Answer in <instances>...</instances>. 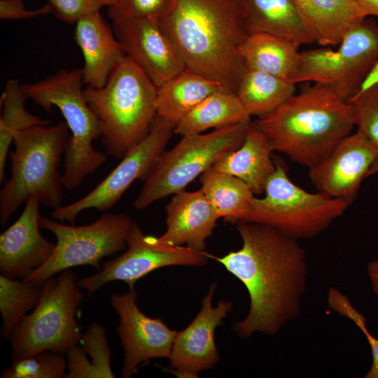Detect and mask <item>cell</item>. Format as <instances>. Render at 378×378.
Listing matches in <instances>:
<instances>
[{
	"label": "cell",
	"mask_w": 378,
	"mask_h": 378,
	"mask_svg": "<svg viewBox=\"0 0 378 378\" xmlns=\"http://www.w3.org/2000/svg\"><path fill=\"white\" fill-rule=\"evenodd\" d=\"M241 248L213 258L243 283L250 298L246 317L233 325L240 337L274 335L300 313L308 268L297 239L268 225L239 222Z\"/></svg>",
	"instance_id": "cell-1"
},
{
	"label": "cell",
	"mask_w": 378,
	"mask_h": 378,
	"mask_svg": "<svg viewBox=\"0 0 378 378\" xmlns=\"http://www.w3.org/2000/svg\"><path fill=\"white\" fill-rule=\"evenodd\" d=\"M158 21L187 68L236 93L246 69L239 48L248 34L239 0H171Z\"/></svg>",
	"instance_id": "cell-2"
},
{
	"label": "cell",
	"mask_w": 378,
	"mask_h": 378,
	"mask_svg": "<svg viewBox=\"0 0 378 378\" xmlns=\"http://www.w3.org/2000/svg\"><path fill=\"white\" fill-rule=\"evenodd\" d=\"M252 123L267 136L274 150L307 168L355 127L350 104L318 83L294 94Z\"/></svg>",
	"instance_id": "cell-3"
},
{
	"label": "cell",
	"mask_w": 378,
	"mask_h": 378,
	"mask_svg": "<svg viewBox=\"0 0 378 378\" xmlns=\"http://www.w3.org/2000/svg\"><path fill=\"white\" fill-rule=\"evenodd\" d=\"M158 88L125 55L101 88L87 87L86 102L97 117L108 155L122 159L149 134L155 117Z\"/></svg>",
	"instance_id": "cell-4"
},
{
	"label": "cell",
	"mask_w": 378,
	"mask_h": 378,
	"mask_svg": "<svg viewBox=\"0 0 378 378\" xmlns=\"http://www.w3.org/2000/svg\"><path fill=\"white\" fill-rule=\"evenodd\" d=\"M69 136L65 122L36 125L15 134L11 176L0 191L1 225L31 197L53 209L61 206L64 186L59 167Z\"/></svg>",
	"instance_id": "cell-5"
},
{
	"label": "cell",
	"mask_w": 378,
	"mask_h": 378,
	"mask_svg": "<svg viewBox=\"0 0 378 378\" xmlns=\"http://www.w3.org/2000/svg\"><path fill=\"white\" fill-rule=\"evenodd\" d=\"M83 69L62 70L40 81L21 84L27 99L46 111L59 108L70 135L64 148L63 186L67 190L78 186L83 179L106 161L93 141L102 136L99 122L89 108L83 89Z\"/></svg>",
	"instance_id": "cell-6"
},
{
	"label": "cell",
	"mask_w": 378,
	"mask_h": 378,
	"mask_svg": "<svg viewBox=\"0 0 378 378\" xmlns=\"http://www.w3.org/2000/svg\"><path fill=\"white\" fill-rule=\"evenodd\" d=\"M274 160L275 170L266 183L265 195L253 197L243 222L268 225L297 240L312 238L323 232L350 205L318 191H306L289 178L279 157Z\"/></svg>",
	"instance_id": "cell-7"
},
{
	"label": "cell",
	"mask_w": 378,
	"mask_h": 378,
	"mask_svg": "<svg viewBox=\"0 0 378 378\" xmlns=\"http://www.w3.org/2000/svg\"><path fill=\"white\" fill-rule=\"evenodd\" d=\"M78 281L68 269L43 282L37 305L10 337L13 360L43 351L66 354L80 342L83 333L76 313L83 293Z\"/></svg>",
	"instance_id": "cell-8"
},
{
	"label": "cell",
	"mask_w": 378,
	"mask_h": 378,
	"mask_svg": "<svg viewBox=\"0 0 378 378\" xmlns=\"http://www.w3.org/2000/svg\"><path fill=\"white\" fill-rule=\"evenodd\" d=\"M251 121L215 129L206 134L182 136L156 160L133 206L144 209L153 202L185 190L186 186L225 153L243 144Z\"/></svg>",
	"instance_id": "cell-9"
},
{
	"label": "cell",
	"mask_w": 378,
	"mask_h": 378,
	"mask_svg": "<svg viewBox=\"0 0 378 378\" xmlns=\"http://www.w3.org/2000/svg\"><path fill=\"white\" fill-rule=\"evenodd\" d=\"M340 47L300 52L294 84L314 82L327 85L342 99L349 102L378 60V26L365 19L343 38Z\"/></svg>",
	"instance_id": "cell-10"
},
{
	"label": "cell",
	"mask_w": 378,
	"mask_h": 378,
	"mask_svg": "<svg viewBox=\"0 0 378 378\" xmlns=\"http://www.w3.org/2000/svg\"><path fill=\"white\" fill-rule=\"evenodd\" d=\"M133 220L124 214H103L92 223L75 226L40 216L41 228L49 230L57 242L50 258L22 279L43 283L57 273L80 265L100 270V260L127 247Z\"/></svg>",
	"instance_id": "cell-11"
},
{
	"label": "cell",
	"mask_w": 378,
	"mask_h": 378,
	"mask_svg": "<svg viewBox=\"0 0 378 378\" xmlns=\"http://www.w3.org/2000/svg\"><path fill=\"white\" fill-rule=\"evenodd\" d=\"M176 125L157 115L146 137L102 181L80 200L53 209L52 217L74 225L78 215L85 209L106 211L111 209L135 180L145 181L174 133Z\"/></svg>",
	"instance_id": "cell-12"
},
{
	"label": "cell",
	"mask_w": 378,
	"mask_h": 378,
	"mask_svg": "<svg viewBox=\"0 0 378 378\" xmlns=\"http://www.w3.org/2000/svg\"><path fill=\"white\" fill-rule=\"evenodd\" d=\"M127 250L105 262L97 274L78 280L81 289L92 294L113 281L127 283L130 288L141 278L162 267L173 265L203 266L209 253L188 246H172L157 243L153 236H146L134 221L127 238Z\"/></svg>",
	"instance_id": "cell-13"
},
{
	"label": "cell",
	"mask_w": 378,
	"mask_h": 378,
	"mask_svg": "<svg viewBox=\"0 0 378 378\" xmlns=\"http://www.w3.org/2000/svg\"><path fill=\"white\" fill-rule=\"evenodd\" d=\"M137 293L130 288L122 294H113L111 304L119 316L116 328L124 351L121 376L129 378L141 363L157 358H169L177 332L161 318H150L138 307Z\"/></svg>",
	"instance_id": "cell-14"
},
{
	"label": "cell",
	"mask_w": 378,
	"mask_h": 378,
	"mask_svg": "<svg viewBox=\"0 0 378 378\" xmlns=\"http://www.w3.org/2000/svg\"><path fill=\"white\" fill-rule=\"evenodd\" d=\"M378 148L361 132L341 139L318 162L308 168L318 192L346 201L356 198L360 184L369 176Z\"/></svg>",
	"instance_id": "cell-15"
},
{
	"label": "cell",
	"mask_w": 378,
	"mask_h": 378,
	"mask_svg": "<svg viewBox=\"0 0 378 378\" xmlns=\"http://www.w3.org/2000/svg\"><path fill=\"white\" fill-rule=\"evenodd\" d=\"M113 30L125 55L159 88L186 69L158 19L118 18Z\"/></svg>",
	"instance_id": "cell-16"
},
{
	"label": "cell",
	"mask_w": 378,
	"mask_h": 378,
	"mask_svg": "<svg viewBox=\"0 0 378 378\" xmlns=\"http://www.w3.org/2000/svg\"><path fill=\"white\" fill-rule=\"evenodd\" d=\"M216 287V283L209 286L197 315L185 329L177 332L169 359L170 371L178 377H198L200 372L219 361L215 331L231 311L232 303L220 300L213 306Z\"/></svg>",
	"instance_id": "cell-17"
},
{
	"label": "cell",
	"mask_w": 378,
	"mask_h": 378,
	"mask_svg": "<svg viewBox=\"0 0 378 378\" xmlns=\"http://www.w3.org/2000/svg\"><path fill=\"white\" fill-rule=\"evenodd\" d=\"M39 204L36 197H29L19 218L1 234V274L23 279L52 255L55 244L41 234Z\"/></svg>",
	"instance_id": "cell-18"
},
{
	"label": "cell",
	"mask_w": 378,
	"mask_h": 378,
	"mask_svg": "<svg viewBox=\"0 0 378 378\" xmlns=\"http://www.w3.org/2000/svg\"><path fill=\"white\" fill-rule=\"evenodd\" d=\"M165 211L167 230L160 237H153L154 240L162 245L204 251L219 217L202 189L174 194Z\"/></svg>",
	"instance_id": "cell-19"
},
{
	"label": "cell",
	"mask_w": 378,
	"mask_h": 378,
	"mask_svg": "<svg viewBox=\"0 0 378 378\" xmlns=\"http://www.w3.org/2000/svg\"><path fill=\"white\" fill-rule=\"evenodd\" d=\"M75 24L74 39L84 58V84L101 88L125 52L99 10L82 17Z\"/></svg>",
	"instance_id": "cell-20"
},
{
	"label": "cell",
	"mask_w": 378,
	"mask_h": 378,
	"mask_svg": "<svg viewBox=\"0 0 378 378\" xmlns=\"http://www.w3.org/2000/svg\"><path fill=\"white\" fill-rule=\"evenodd\" d=\"M304 27L314 42L322 46L340 44L366 18L354 0H295Z\"/></svg>",
	"instance_id": "cell-21"
},
{
	"label": "cell",
	"mask_w": 378,
	"mask_h": 378,
	"mask_svg": "<svg viewBox=\"0 0 378 378\" xmlns=\"http://www.w3.org/2000/svg\"><path fill=\"white\" fill-rule=\"evenodd\" d=\"M272 146L251 122L243 144L225 153L212 167L244 181L254 195L264 194L266 183L275 170Z\"/></svg>",
	"instance_id": "cell-22"
},
{
	"label": "cell",
	"mask_w": 378,
	"mask_h": 378,
	"mask_svg": "<svg viewBox=\"0 0 378 378\" xmlns=\"http://www.w3.org/2000/svg\"><path fill=\"white\" fill-rule=\"evenodd\" d=\"M239 1L248 34H271L300 46L314 43L304 27L295 0Z\"/></svg>",
	"instance_id": "cell-23"
},
{
	"label": "cell",
	"mask_w": 378,
	"mask_h": 378,
	"mask_svg": "<svg viewBox=\"0 0 378 378\" xmlns=\"http://www.w3.org/2000/svg\"><path fill=\"white\" fill-rule=\"evenodd\" d=\"M299 47L283 37L256 32L247 34L239 52L246 69L264 71L293 83L300 63Z\"/></svg>",
	"instance_id": "cell-24"
},
{
	"label": "cell",
	"mask_w": 378,
	"mask_h": 378,
	"mask_svg": "<svg viewBox=\"0 0 378 378\" xmlns=\"http://www.w3.org/2000/svg\"><path fill=\"white\" fill-rule=\"evenodd\" d=\"M223 90L219 83L186 68L158 88L157 115L177 123L209 96Z\"/></svg>",
	"instance_id": "cell-25"
},
{
	"label": "cell",
	"mask_w": 378,
	"mask_h": 378,
	"mask_svg": "<svg viewBox=\"0 0 378 378\" xmlns=\"http://www.w3.org/2000/svg\"><path fill=\"white\" fill-rule=\"evenodd\" d=\"M249 121L251 115L236 93L223 90L209 96L183 116L176 123L174 134H200L210 128Z\"/></svg>",
	"instance_id": "cell-26"
},
{
	"label": "cell",
	"mask_w": 378,
	"mask_h": 378,
	"mask_svg": "<svg viewBox=\"0 0 378 378\" xmlns=\"http://www.w3.org/2000/svg\"><path fill=\"white\" fill-rule=\"evenodd\" d=\"M201 189L219 217L230 223L244 221L255 195L240 178L212 167L200 176Z\"/></svg>",
	"instance_id": "cell-27"
},
{
	"label": "cell",
	"mask_w": 378,
	"mask_h": 378,
	"mask_svg": "<svg viewBox=\"0 0 378 378\" xmlns=\"http://www.w3.org/2000/svg\"><path fill=\"white\" fill-rule=\"evenodd\" d=\"M295 84L272 74L245 69L236 94L248 113L267 115L295 94Z\"/></svg>",
	"instance_id": "cell-28"
},
{
	"label": "cell",
	"mask_w": 378,
	"mask_h": 378,
	"mask_svg": "<svg viewBox=\"0 0 378 378\" xmlns=\"http://www.w3.org/2000/svg\"><path fill=\"white\" fill-rule=\"evenodd\" d=\"M66 354V378L115 377L106 329L100 324H91Z\"/></svg>",
	"instance_id": "cell-29"
},
{
	"label": "cell",
	"mask_w": 378,
	"mask_h": 378,
	"mask_svg": "<svg viewBox=\"0 0 378 378\" xmlns=\"http://www.w3.org/2000/svg\"><path fill=\"white\" fill-rule=\"evenodd\" d=\"M27 99L21 84L16 79L8 80L1 97L2 113L0 119V182L5 178L6 162L15 134L36 125H48L43 120L29 113L25 108Z\"/></svg>",
	"instance_id": "cell-30"
},
{
	"label": "cell",
	"mask_w": 378,
	"mask_h": 378,
	"mask_svg": "<svg viewBox=\"0 0 378 378\" xmlns=\"http://www.w3.org/2000/svg\"><path fill=\"white\" fill-rule=\"evenodd\" d=\"M43 286V283L0 275L1 335L5 340L10 339L27 312L37 305Z\"/></svg>",
	"instance_id": "cell-31"
},
{
	"label": "cell",
	"mask_w": 378,
	"mask_h": 378,
	"mask_svg": "<svg viewBox=\"0 0 378 378\" xmlns=\"http://www.w3.org/2000/svg\"><path fill=\"white\" fill-rule=\"evenodd\" d=\"M64 354L52 351H40L13 360L1 378H66L67 360Z\"/></svg>",
	"instance_id": "cell-32"
},
{
	"label": "cell",
	"mask_w": 378,
	"mask_h": 378,
	"mask_svg": "<svg viewBox=\"0 0 378 378\" xmlns=\"http://www.w3.org/2000/svg\"><path fill=\"white\" fill-rule=\"evenodd\" d=\"M354 125L378 148V82L350 102Z\"/></svg>",
	"instance_id": "cell-33"
},
{
	"label": "cell",
	"mask_w": 378,
	"mask_h": 378,
	"mask_svg": "<svg viewBox=\"0 0 378 378\" xmlns=\"http://www.w3.org/2000/svg\"><path fill=\"white\" fill-rule=\"evenodd\" d=\"M171 0H117L108 6V15L118 18L159 19L169 10Z\"/></svg>",
	"instance_id": "cell-34"
},
{
	"label": "cell",
	"mask_w": 378,
	"mask_h": 378,
	"mask_svg": "<svg viewBox=\"0 0 378 378\" xmlns=\"http://www.w3.org/2000/svg\"><path fill=\"white\" fill-rule=\"evenodd\" d=\"M48 2L55 15L59 20L71 24L105 6L103 0H49Z\"/></svg>",
	"instance_id": "cell-35"
},
{
	"label": "cell",
	"mask_w": 378,
	"mask_h": 378,
	"mask_svg": "<svg viewBox=\"0 0 378 378\" xmlns=\"http://www.w3.org/2000/svg\"><path fill=\"white\" fill-rule=\"evenodd\" d=\"M52 13V8L49 2L36 10L25 8L23 0H1V20H18L35 18Z\"/></svg>",
	"instance_id": "cell-36"
},
{
	"label": "cell",
	"mask_w": 378,
	"mask_h": 378,
	"mask_svg": "<svg viewBox=\"0 0 378 378\" xmlns=\"http://www.w3.org/2000/svg\"><path fill=\"white\" fill-rule=\"evenodd\" d=\"M345 317L355 323L367 338L370 346L372 355V365L365 375V378H378V339L370 334L367 328L365 317L357 311L354 307L347 308L344 312Z\"/></svg>",
	"instance_id": "cell-37"
},
{
	"label": "cell",
	"mask_w": 378,
	"mask_h": 378,
	"mask_svg": "<svg viewBox=\"0 0 378 378\" xmlns=\"http://www.w3.org/2000/svg\"><path fill=\"white\" fill-rule=\"evenodd\" d=\"M354 1L365 18L368 15L378 16V0H354Z\"/></svg>",
	"instance_id": "cell-38"
},
{
	"label": "cell",
	"mask_w": 378,
	"mask_h": 378,
	"mask_svg": "<svg viewBox=\"0 0 378 378\" xmlns=\"http://www.w3.org/2000/svg\"><path fill=\"white\" fill-rule=\"evenodd\" d=\"M367 272L373 292L378 295V260L368 262Z\"/></svg>",
	"instance_id": "cell-39"
},
{
	"label": "cell",
	"mask_w": 378,
	"mask_h": 378,
	"mask_svg": "<svg viewBox=\"0 0 378 378\" xmlns=\"http://www.w3.org/2000/svg\"><path fill=\"white\" fill-rule=\"evenodd\" d=\"M378 82V60L363 83L359 92Z\"/></svg>",
	"instance_id": "cell-40"
},
{
	"label": "cell",
	"mask_w": 378,
	"mask_h": 378,
	"mask_svg": "<svg viewBox=\"0 0 378 378\" xmlns=\"http://www.w3.org/2000/svg\"><path fill=\"white\" fill-rule=\"evenodd\" d=\"M374 174H378V156L370 168L369 176Z\"/></svg>",
	"instance_id": "cell-41"
},
{
	"label": "cell",
	"mask_w": 378,
	"mask_h": 378,
	"mask_svg": "<svg viewBox=\"0 0 378 378\" xmlns=\"http://www.w3.org/2000/svg\"><path fill=\"white\" fill-rule=\"evenodd\" d=\"M117 0H103L105 6H110L113 5Z\"/></svg>",
	"instance_id": "cell-42"
}]
</instances>
